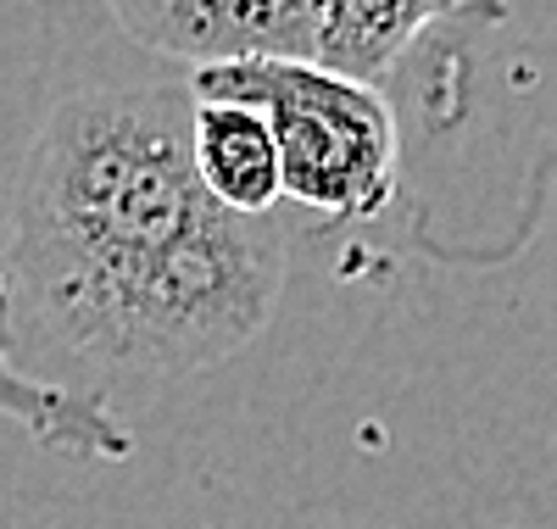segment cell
Instances as JSON below:
<instances>
[{
    "instance_id": "7",
    "label": "cell",
    "mask_w": 557,
    "mask_h": 529,
    "mask_svg": "<svg viewBox=\"0 0 557 529\" xmlns=\"http://www.w3.org/2000/svg\"><path fill=\"white\" fill-rule=\"evenodd\" d=\"M446 0H330V28H323V62L357 73V78H385V67L412 45Z\"/></svg>"
},
{
    "instance_id": "4",
    "label": "cell",
    "mask_w": 557,
    "mask_h": 529,
    "mask_svg": "<svg viewBox=\"0 0 557 529\" xmlns=\"http://www.w3.org/2000/svg\"><path fill=\"white\" fill-rule=\"evenodd\" d=\"M117 28L184 67L223 62H323L330 0H107Z\"/></svg>"
},
{
    "instance_id": "6",
    "label": "cell",
    "mask_w": 557,
    "mask_h": 529,
    "mask_svg": "<svg viewBox=\"0 0 557 529\" xmlns=\"http://www.w3.org/2000/svg\"><path fill=\"white\" fill-rule=\"evenodd\" d=\"M0 418L17 423L23 435L57 457H84V463H123L134 452L128 423L96 402V396H78L62 391V384H45L34 373H23L12 362V346L0 334Z\"/></svg>"
},
{
    "instance_id": "3",
    "label": "cell",
    "mask_w": 557,
    "mask_h": 529,
    "mask_svg": "<svg viewBox=\"0 0 557 529\" xmlns=\"http://www.w3.org/2000/svg\"><path fill=\"white\" fill-rule=\"evenodd\" d=\"M190 95H223L268 112L285 162V201L318 223H374L401 201V128L374 78L268 57L196 67Z\"/></svg>"
},
{
    "instance_id": "1",
    "label": "cell",
    "mask_w": 557,
    "mask_h": 529,
    "mask_svg": "<svg viewBox=\"0 0 557 529\" xmlns=\"http://www.w3.org/2000/svg\"><path fill=\"white\" fill-rule=\"evenodd\" d=\"M190 123V84H96L39 123L7 212V346L23 373L96 402L162 391L273 323L290 229L212 201Z\"/></svg>"
},
{
    "instance_id": "2",
    "label": "cell",
    "mask_w": 557,
    "mask_h": 529,
    "mask_svg": "<svg viewBox=\"0 0 557 529\" xmlns=\"http://www.w3.org/2000/svg\"><path fill=\"white\" fill-rule=\"evenodd\" d=\"M380 89L412 246L462 268L519 257L557 179V0H446Z\"/></svg>"
},
{
    "instance_id": "8",
    "label": "cell",
    "mask_w": 557,
    "mask_h": 529,
    "mask_svg": "<svg viewBox=\"0 0 557 529\" xmlns=\"http://www.w3.org/2000/svg\"><path fill=\"white\" fill-rule=\"evenodd\" d=\"M0 218H7V212H0Z\"/></svg>"
},
{
    "instance_id": "5",
    "label": "cell",
    "mask_w": 557,
    "mask_h": 529,
    "mask_svg": "<svg viewBox=\"0 0 557 529\" xmlns=\"http://www.w3.org/2000/svg\"><path fill=\"white\" fill-rule=\"evenodd\" d=\"M190 151L196 173L240 218H273L285 201V162L268 112L251 101H223V95H196V123H190Z\"/></svg>"
}]
</instances>
